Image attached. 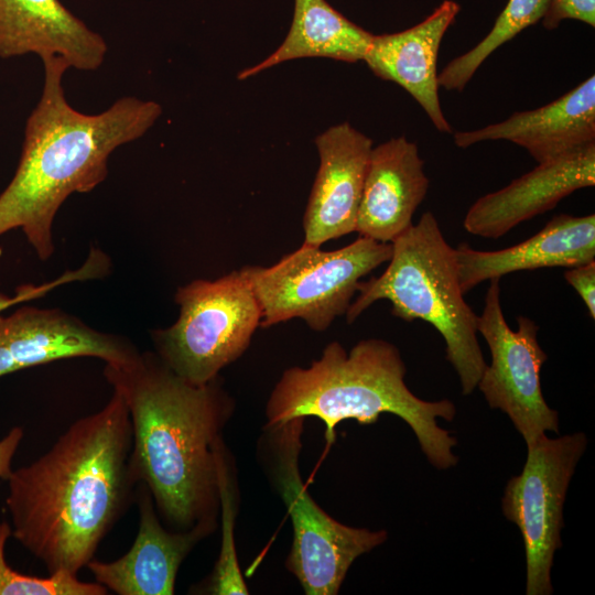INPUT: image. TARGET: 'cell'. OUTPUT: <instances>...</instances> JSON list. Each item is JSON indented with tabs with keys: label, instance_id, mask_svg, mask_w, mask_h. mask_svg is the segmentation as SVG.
<instances>
[{
	"label": "cell",
	"instance_id": "cell-1",
	"mask_svg": "<svg viewBox=\"0 0 595 595\" xmlns=\"http://www.w3.org/2000/svg\"><path fill=\"white\" fill-rule=\"evenodd\" d=\"M132 425L122 397L74 422L29 465L13 469L6 505L11 536L48 573L77 574L137 497Z\"/></svg>",
	"mask_w": 595,
	"mask_h": 595
},
{
	"label": "cell",
	"instance_id": "cell-2",
	"mask_svg": "<svg viewBox=\"0 0 595 595\" xmlns=\"http://www.w3.org/2000/svg\"><path fill=\"white\" fill-rule=\"evenodd\" d=\"M106 380L129 411L130 466L171 530L214 532L219 516L218 451L235 401L219 376L196 385L176 375L154 351L106 363Z\"/></svg>",
	"mask_w": 595,
	"mask_h": 595
},
{
	"label": "cell",
	"instance_id": "cell-3",
	"mask_svg": "<svg viewBox=\"0 0 595 595\" xmlns=\"http://www.w3.org/2000/svg\"><path fill=\"white\" fill-rule=\"evenodd\" d=\"M42 63L43 89L25 123L15 173L0 194V236L21 229L39 259L46 261L54 252L53 223L63 203L101 184L112 152L144 136L162 107L126 96L99 113L80 112L65 97L66 61Z\"/></svg>",
	"mask_w": 595,
	"mask_h": 595
},
{
	"label": "cell",
	"instance_id": "cell-4",
	"mask_svg": "<svg viewBox=\"0 0 595 595\" xmlns=\"http://www.w3.org/2000/svg\"><path fill=\"white\" fill-rule=\"evenodd\" d=\"M405 372L399 349L388 340L363 339L349 351L331 342L310 367L283 371L267 402V424L315 416L325 424L327 444H333L342 421L374 424L382 413H391L409 424L434 467L455 466L458 458L452 448L457 441L436 422L454 419V403L418 398L404 381Z\"/></svg>",
	"mask_w": 595,
	"mask_h": 595
},
{
	"label": "cell",
	"instance_id": "cell-5",
	"mask_svg": "<svg viewBox=\"0 0 595 595\" xmlns=\"http://www.w3.org/2000/svg\"><path fill=\"white\" fill-rule=\"evenodd\" d=\"M391 245L387 269L359 282L346 322L353 324L372 303L388 300L393 316L429 323L445 342L446 358L458 375L462 393H472L487 364L477 338L478 315L459 286L455 248L447 244L431 212Z\"/></svg>",
	"mask_w": 595,
	"mask_h": 595
},
{
	"label": "cell",
	"instance_id": "cell-6",
	"mask_svg": "<svg viewBox=\"0 0 595 595\" xmlns=\"http://www.w3.org/2000/svg\"><path fill=\"white\" fill-rule=\"evenodd\" d=\"M304 419L266 424L258 454L293 526L285 566L306 595H336L353 562L387 540L385 530L345 526L318 507L299 468Z\"/></svg>",
	"mask_w": 595,
	"mask_h": 595
},
{
	"label": "cell",
	"instance_id": "cell-7",
	"mask_svg": "<svg viewBox=\"0 0 595 595\" xmlns=\"http://www.w3.org/2000/svg\"><path fill=\"white\" fill-rule=\"evenodd\" d=\"M391 253L390 242L364 236L331 251L303 242L271 267L245 266L240 272L260 304L261 327L301 318L324 332L346 314L360 280Z\"/></svg>",
	"mask_w": 595,
	"mask_h": 595
},
{
	"label": "cell",
	"instance_id": "cell-8",
	"mask_svg": "<svg viewBox=\"0 0 595 595\" xmlns=\"http://www.w3.org/2000/svg\"><path fill=\"white\" fill-rule=\"evenodd\" d=\"M174 301L177 320L151 338L160 359L192 383L217 378L247 350L260 326V304L240 270L180 286Z\"/></svg>",
	"mask_w": 595,
	"mask_h": 595
},
{
	"label": "cell",
	"instance_id": "cell-9",
	"mask_svg": "<svg viewBox=\"0 0 595 595\" xmlns=\"http://www.w3.org/2000/svg\"><path fill=\"white\" fill-rule=\"evenodd\" d=\"M587 445L584 433L550 439L545 434L528 445L520 475L511 477L501 500L504 516L521 533L527 560V595H550L551 567L562 545L563 506L570 480Z\"/></svg>",
	"mask_w": 595,
	"mask_h": 595
},
{
	"label": "cell",
	"instance_id": "cell-10",
	"mask_svg": "<svg viewBox=\"0 0 595 595\" xmlns=\"http://www.w3.org/2000/svg\"><path fill=\"white\" fill-rule=\"evenodd\" d=\"M500 279H491L478 316L477 331L486 339L491 360L477 387L489 407L505 412L527 446L547 431L559 432L558 412L545 402L540 371L548 355L538 342L539 326L527 316L517 317L512 331L504 316Z\"/></svg>",
	"mask_w": 595,
	"mask_h": 595
},
{
	"label": "cell",
	"instance_id": "cell-11",
	"mask_svg": "<svg viewBox=\"0 0 595 595\" xmlns=\"http://www.w3.org/2000/svg\"><path fill=\"white\" fill-rule=\"evenodd\" d=\"M138 353L127 338L97 331L61 309L23 305L0 317V377L76 357L123 363Z\"/></svg>",
	"mask_w": 595,
	"mask_h": 595
},
{
	"label": "cell",
	"instance_id": "cell-12",
	"mask_svg": "<svg viewBox=\"0 0 595 595\" xmlns=\"http://www.w3.org/2000/svg\"><path fill=\"white\" fill-rule=\"evenodd\" d=\"M320 166L303 217L304 242L321 247L356 230L372 140L348 122L315 139Z\"/></svg>",
	"mask_w": 595,
	"mask_h": 595
},
{
	"label": "cell",
	"instance_id": "cell-13",
	"mask_svg": "<svg viewBox=\"0 0 595 595\" xmlns=\"http://www.w3.org/2000/svg\"><path fill=\"white\" fill-rule=\"evenodd\" d=\"M595 184V142L538 163L505 187L468 208L463 226L483 238L498 239L522 221L554 208L573 192Z\"/></svg>",
	"mask_w": 595,
	"mask_h": 595
},
{
	"label": "cell",
	"instance_id": "cell-14",
	"mask_svg": "<svg viewBox=\"0 0 595 595\" xmlns=\"http://www.w3.org/2000/svg\"><path fill=\"white\" fill-rule=\"evenodd\" d=\"M136 499L140 521L130 550L111 562L93 559L87 567L97 583L119 595H172L182 562L213 532L203 527L187 531L165 529L142 483L138 484Z\"/></svg>",
	"mask_w": 595,
	"mask_h": 595
},
{
	"label": "cell",
	"instance_id": "cell-15",
	"mask_svg": "<svg viewBox=\"0 0 595 595\" xmlns=\"http://www.w3.org/2000/svg\"><path fill=\"white\" fill-rule=\"evenodd\" d=\"M107 51L105 39L60 0H0L1 58L61 57L69 68L91 72L102 65Z\"/></svg>",
	"mask_w": 595,
	"mask_h": 595
},
{
	"label": "cell",
	"instance_id": "cell-16",
	"mask_svg": "<svg viewBox=\"0 0 595 595\" xmlns=\"http://www.w3.org/2000/svg\"><path fill=\"white\" fill-rule=\"evenodd\" d=\"M488 140H507L544 163L595 142V76L558 99L479 129L454 133L458 148Z\"/></svg>",
	"mask_w": 595,
	"mask_h": 595
},
{
	"label": "cell",
	"instance_id": "cell-17",
	"mask_svg": "<svg viewBox=\"0 0 595 595\" xmlns=\"http://www.w3.org/2000/svg\"><path fill=\"white\" fill-rule=\"evenodd\" d=\"M429 185L424 161L414 142L398 137L372 147L355 231L391 244L412 225Z\"/></svg>",
	"mask_w": 595,
	"mask_h": 595
},
{
	"label": "cell",
	"instance_id": "cell-18",
	"mask_svg": "<svg viewBox=\"0 0 595 595\" xmlns=\"http://www.w3.org/2000/svg\"><path fill=\"white\" fill-rule=\"evenodd\" d=\"M455 253L464 294L484 281L517 271L584 264L595 260V215L561 214L520 244L482 251L463 242Z\"/></svg>",
	"mask_w": 595,
	"mask_h": 595
},
{
	"label": "cell",
	"instance_id": "cell-19",
	"mask_svg": "<svg viewBox=\"0 0 595 595\" xmlns=\"http://www.w3.org/2000/svg\"><path fill=\"white\" fill-rule=\"evenodd\" d=\"M458 12V3L445 0L410 29L374 35L364 58L376 76L405 89L435 129L445 133H452V127L441 108L436 61L442 39Z\"/></svg>",
	"mask_w": 595,
	"mask_h": 595
},
{
	"label": "cell",
	"instance_id": "cell-20",
	"mask_svg": "<svg viewBox=\"0 0 595 595\" xmlns=\"http://www.w3.org/2000/svg\"><path fill=\"white\" fill-rule=\"evenodd\" d=\"M372 36L325 0H295L293 21L282 44L262 62L241 71L237 78L247 79L283 62L303 57L364 61Z\"/></svg>",
	"mask_w": 595,
	"mask_h": 595
},
{
	"label": "cell",
	"instance_id": "cell-21",
	"mask_svg": "<svg viewBox=\"0 0 595 595\" xmlns=\"http://www.w3.org/2000/svg\"><path fill=\"white\" fill-rule=\"evenodd\" d=\"M550 0H509L490 32L473 48L452 60L437 75L439 87L463 91L485 60L526 28L542 20Z\"/></svg>",
	"mask_w": 595,
	"mask_h": 595
},
{
	"label": "cell",
	"instance_id": "cell-22",
	"mask_svg": "<svg viewBox=\"0 0 595 595\" xmlns=\"http://www.w3.org/2000/svg\"><path fill=\"white\" fill-rule=\"evenodd\" d=\"M234 457L225 442L218 451L220 551L212 575L202 592L212 595H248L249 589L239 567L235 543L238 490Z\"/></svg>",
	"mask_w": 595,
	"mask_h": 595
},
{
	"label": "cell",
	"instance_id": "cell-23",
	"mask_svg": "<svg viewBox=\"0 0 595 595\" xmlns=\"http://www.w3.org/2000/svg\"><path fill=\"white\" fill-rule=\"evenodd\" d=\"M11 537L8 521L0 522V595H105L108 589L96 581L84 582L66 571L46 577L25 575L13 570L6 560V544Z\"/></svg>",
	"mask_w": 595,
	"mask_h": 595
},
{
	"label": "cell",
	"instance_id": "cell-24",
	"mask_svg": "<svg viewBox=\"0 0 595 595\" xmlns=\"http://www.w3.org/2000/svg\"><path fill=\"white\" fill-rule=\"evenodd\" d=\"M109 269L108 257L99 249L93 248L85 263L76 270L66 271L53 281L39 285L23 284L18 286L13 295L0 293V317L11 306L39 299L56 286L68 282L102 278L109 272Z\"/></svg>",
	"mask_w": 595,
	"mask_h": 595
},
{
	"label": "cell",
	"instance_id": "cell-25",
	"mask_svg": "<svg viewBox=\"0 0 595 595\" xmlns=\"http://www.w3.org/2000/svg\"><path fill=\"white\" fill-rule=\"evenodd\" d=\"M565 19L595 25V0H550L542 18L543 26L553 30Z\"/></svg>",
	"mask_w": 595,
	"mask_h": 595
},
{
	"label": "cell",
	"instance_id": "cell-26",
	"mask_svg": "<svg viewBox=\"0 0 595 595\" xmlns=\"http://www.w3.org/2000/svg\"><path fill=\"white\" fill-rule=\"evenodd\" d=\"M564 278L585 303L589 316L595 318V260L567 268Z\"/></svg>",
	"mask_w": 595,
	"mask_h": 595
},
{
	"label": "cell",
	"instance_id": "cell-27",
	"mask_svg": "<svg viewBox=\"0 0 595 595\" xmlns=\"http://www.w3.org/2000/svg\"><path fill=\"white\" fill-rule=\"evenodd\" d=\"M24 432L21 426L12 428L0 440V479H8L12 473V461L20 446Z\"/></svg>",
	"mask_w": 595,
	"mask_h": 595
}]
</instances>
